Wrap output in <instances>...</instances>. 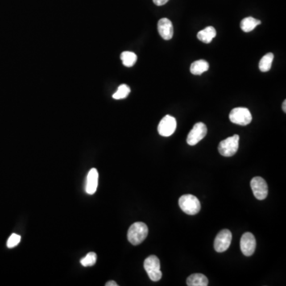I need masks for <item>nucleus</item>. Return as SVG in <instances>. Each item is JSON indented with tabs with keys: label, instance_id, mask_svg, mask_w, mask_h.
<instances>
[{
	"label": "nucleus",
	"instance_id": "obj_23",
	"mask_svg": "<svg viewBox=\"0 0 286 286\" xmlns=\"http://www.w3.org/2000/svg\"><path fill=\"white\" fill-rule=\"evenodd\" d=\"M106 286H118V284H117L116 282H114V281H111V282H107L106 284H105Z\"/></svg>",
	"mask_w": 286,
	"mask_h": 286
},
{
	"label": "nucleus",
	"instance_id": "obj_2",
	"mask_svg": "<svg viewBox=\"0 0 286 286\" xmlns=\"http://www.w3.org/2000/svg\"><path fill=\"white\" fill-rule=\"evenodd\" d=\"M179 206L184 213L190 216L197 214L201 208L200 200L196 196L191 194L180 196L179 199Z\"/></svg>",
	"mask_w": 286,
	"mask_h": 286
},
{
	"label": "nucleus",
	"instance_id": "obj_11",
	"mask_svg": "<svg viewBox=\"0 0 286 286\" xmlns=\"http://www.w3.org/2000/svg\"><path fill=\"white\" fill-rule=\"evenodd\" d=\"M158 33L164 40H170L173 36V26L170 19L161 18L158 23Z\"/></svg>",
	"mask_w": 286,
	"mask_h": 286
},
{
	"label": "nucleus",
	"instance_id": "obj_1",
	"mask_svg": "<svg viewBox=\"0 0 286 286\" xmlns=\"http://www.w3.org/2000/svg\"><path fill=\"white\" fill-rule=\"evenodd\" d=\"M148 227L142 222H137L130 227L127 233L129 242L134 246L139 245L146 239L148 235Z\"/></svg>",
	"mask_w": 286,
	"mask_h": 286
},
{
	"label": "nucleus",
	"instance_id": "obj_24",
	"mask_svg": "<svg viewBox=\"0 0 286 286\" xmlns=\"http://www.w3.org/2000/svg\"><path fill=\"white\" fill-rule=\"evenodd\" d=\"M282 109L284 111L285 113L286 112V100H285L284 103L282 104Z\"/></svg>",
	"mask_w": 286,
	"mask_h": 286
},
{
	"label": "nucleus",
	"instance_id": "obj_17",
	"mask_svg": "<svg viewBox=\"0 0 286 286\" xmlns=\"http://www.w3.org/2000/svg\"><path fill=\"white\" fill-rule=\"evenodd\" d=\"M273 60H274V54L272 53H268L262 57L259 62V69L261 72H266L270 70L272 66Z\"/></svg>",
	"mask_w": 286,
	"mask_h": 286
},
{
	"label": "nucleus",
	"instance_id": "obj_19",
	"mask_svg": "<svg viewBox=\"0 0 286 286\" xmlns=\"http://www.w3.org/2000/svg\"><path fill=\"white\" fill-rule=\"evenodd\" d=\"M130 88L126 84H121L112 97L114 100H122V99L126 98V96L130 94Z\"/></svg>",
	"mask_w": 286,
	"mask_h": 286
},
{
	"label": "nucleus",
	"instance_id": "obj_7",
	"mask_svg": "<svg viewBox=\"0 0 286 286\" xmlns=\"http://www.w3.org/2000/svg\"><path fill=\"white\" fill-rule=\"evenodd\" d=\"M208 129L203 122H197L193 126L187 137V143L189 146H195L206 136Z\"/></svg>",
	"mask_w": 286,
	"mask_h": 286
},
{
	"label": "nucleus",
	"instance_id": "obj_20",
	"mask_svg": "<svg viewBox=\"0 0 286 286\" xmlns=\"http://www.w3.org/2000/svg\"><path fill=\"white\" fill-rule=\"evenodd\" d=\"M96 260H97V255L96 253L90 252L80 260V264L84 267H88V266H94Z\"/></svg>",
	"mask_w": 286,
	"mask_h": 286
},
{
	"label": "nucleus",
	"instance_id": "obj_13",
	"mask_svg": "<svg viewBox=\"0 0 286 286\" xmlns=\"http://www.w3.org/2000/svg\"><path fill=\"white\" fill-rule=\"evenodd\" d=\"M216 36V29L212 26H208L204 30L199 31L198 34H197V38H198L199 40L201 41L204 43H206V44L211 43L213 40V38Z\"/></svg>",
	"mask_w": 286,
	"mask_h": 286
},
{
	"label": "nucleus",
	"instance_id": "obj_16",
	"mask_svg": "<svg viewBox=\"0 0 286 286\" xmlns=\"http://www.w3.org/2000/svg\"><path fill=\"white\" fill-rule=\"evenodd\" d=\"M209 68V64L206 60H198L192 63L190 71L193 75H201L204 72H207Z\"/></svg>",
	"mask_w": 286,
	"mask_h": 286
},
{
	"label": "nucleus",
	"instance_id": "obj_21",
	"mask_svg": "<svg viewBox=\"0 0 286 286\" xmlns=\"http://www.w3.org/2000/svg\"><path fill=\"white\" fill-rule=\"evenodd\" d=\"M21 236L17 234H12L10 235V238H8L7 242H6V246L8 248H14L15 246H18V243L20 242Z\"/></svg>",
	"mask_w": 286,
	"mask_h": 286
},
{
	"label": "nucleus",
	"instance_id": "obj_10",
	"mask_svg": "<svg viewBox=\"0 0 286 286\" xmlns=\"http://www.w3.org/2000/svg\"><path fill=\"white\" fill-rule=\"evenodd\" d=\"M240 248L245 256H251L256 248V239L254 234L250 232H246L242 234L240 241Z\"/></svg>",
	"mask_w": 286,
	"mask_h": 286
},
{
	"label": "nucleus",
	"instance_id": "obj_8",
	"mask_svg": "<svg viewBox=\"0 0 286 286\" xmlns=\"http://www.w3.org/2000/svg\"><path fill=\"white\" fill-rule=\"evenodd\" d=\"M250 187L254 192L255 198L259 200H264L268 195V185L266 180L261 176H255L250 181Z\"/></svg>",
	"mask_w": 286,
	"mask_h": 286
},
{
	"label": "nucleus",
	"instance_id": "obj_6",
	"mask_svg": "<svg viewBox=\"0 0 286 286\" xmlns=\"http://www.w3.org/2000/svg\"><path fill=\"white\" fill-rule=\"evenodd\" d=\"M232 239V234L228 229H224L216 235L214 242V248L216 252L222 253L226 251Z\"/></svg>",
	"mask_w": 286,
	"mask_h": 286
},
{
	"label": "nucleus",
	"instance_id": "obj_4",
	"mask_svg": "<svg viewBox=\"0 0 286 286\" xmlns=\"http://www.w3.org/2000/svg\"><path fill=\"white\" fill-rule=\"evenodd\" d=\"M144 268L150 280L153 282H158L162 278L160 261L155 255H151L146 258L144 262Z\"/></svg>",
	"mask_w": 286,
	"mask_h": 286
},
{
	"label": "nucleus",
	"instance_id": "obj_15",
	"mask_svg": "<svg viewBox=\"0 0 286 286\" xmlns=\"http://www.w3.org/2000/svg\"><path fill=\"white\" fill-rule=\"evenodd\" d=\"M262 23L260 20H258L253 17H247L242 19L240 23V27L242 31L245 33L250 32L255 29L257 26Z\"/></svg>",
	"mask_w": 286,
	"mask_h": 286
},
{
	"label": "nucleus",
	"instance_id": "obj_3",
	"mask_svg": "<svg viewBox=\"0 0 286 286\" xmlns=\"http://www.w3.org/2000/svg\"><path fill=\"white\" fill-rule=\"evenodd\" d=\"M239 136L234 134L233 136L224 139L219 144L218 150L220 154L224 157H231L236 154L239 146Z\"/></svg>",
	"mask_w": 286,
	"mask_h": 286
},
{
	"label": "nucleus",
	"instance_id": "obj_12",
	"mask_svg": "<svg viewBox=\"0 0 286 286\" xmlns=\"http://www.w3.org/2000/svg\"><path fill=\"white\" fill-rule=\"evenodd\" d=\"M99 172L95 168L91 169L87 176L85 191L89 195L94 194L98 188Z\"/></svg>",
	"mask_w": 286,
	"mask_h": 286
},
{
	"label": "nucleus",
	"instance_id": "obj_22",
	"mask_svg": "<svg viewBox=\"0 0 286 286\" xmlns=\"http://www.w3.org/2000/svg\"><path fill=\"white\" fill-rule=\"evenodd\" d=\"M153 2L156 6H163L169 2V0H153Z\"/></svg>",
	"mask_w": 286,
	"mask_h": 286
},
{
	"label": "nucleus",
	"instance_id": "obj_18",
	"mask_svg": "<svg viewBox=\"0 0 286 286\" xmlns=\"http://www.w3.org/2000/svg\"><path fill=\"white\" fill-rule=\"evenodd\" d=\"M122 64L126 67H132L137 61V55L133 52L130 51H125L122 52L120 56Z\"/></svg>",
	"mask_w": 286,
	"mask_h": 286
},
{
	"label": "nucleus",
	"instance_id": "obj_9",
	"mask_svg": "<svg viewBox=\"0 0 286 286\" xmlns=\"http://www.w3.org/2000/svg\"><path fill=\"white\" fill-rule=\"evenodd\" d=\"M176 128V118L169 114L162 118L158 126V133L163 137L171 136L175 132Z\"/></svg>",
	"mask_w": 286,
	"mask_h": 286
},
{
	"label": "nucleus",
	"instance_id": "obj_14",
	"mask_svg": "<svg viewBox=\"0 0 286 286\" xmlns=\"http://www.w3.org/2000/svg\"><path fill=\"white\" fill-rule=\"evenodd\" d=\"M208 285V278L202 274H193L187 278L188 286H207Z\"/></svg>",
	"mask_w": 286,
	"mask_h": 286
},
{
	"label": "nucleus",
	"instance_id": "obj_5",
	"mask_svg": "<svg viewBox=\"0 0 286 286\" xmlns=\"http://www.w3.org/2000/svg\"><path fill=\"white\" fill-rule=\"evenodd\" d=\"M229 118L234 124L246 126L252 121V115L247 108H235L230 112Z\"/></svg>",
	"mask_w": 286,
	"mask_h": 286
}]
</instances>
